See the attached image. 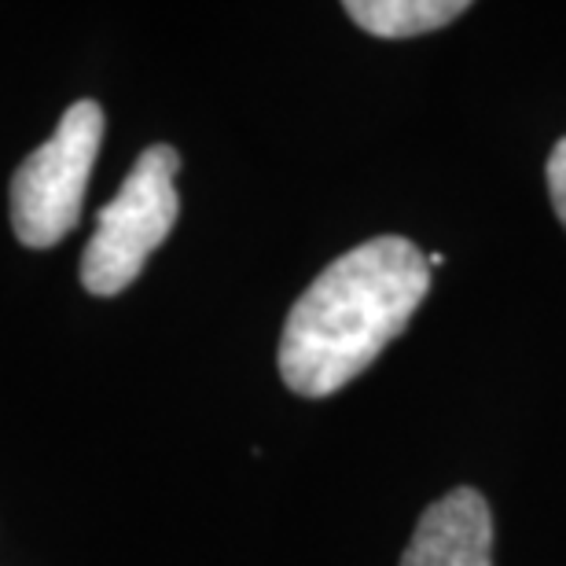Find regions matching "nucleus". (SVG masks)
I'll return each instance as SVG.
<instances>
[{
  "mask_svg": "<svg viewBox=\"0 0 566 566\" xmlns=\"http://www.w3.org/2000/svg\"><path fill=\"white\" fill-rule=\"evenodd\" d=\"M427 291V258L401 235H379L335 258L287 313L283 382L302 398H332L409 327Z\"/></svg>",
  "mask_w": 566,
  "mask_h": 566,
  "instance_id": "1",
  "label": "nucleus"
},
{
  "mask_svg": "<svg viewBox=\"0 0 566 566\" xmlns=\"http://www.w3.org/2000/svg\"><path fill=\"white\" fill-rule=\"evenodd\" d=\"M180 155L169 144H151L133 163L126 185L99 210L96 232L82 254V287L99 298L122 294L140 276L147 258L174 232Z\"/></svg>",
  "mask_w": 566,
  "mask_h": 566,
  "instance_id": "2",
  "label": "nucleus"
},
{
  "mask_svg": "<svg viewBox=\"0 0 566 566\" xmlns=\"http://www.w3.org/2000/svg\"><path fill=\"white\" fill-rule=\"evenodd\" d=\"M104 140V111L77 99L11 177V229L30 251H49L82 221V202Z\"/></svg>",
  "mask_w": 566,
  "mask_h": 566,
  "instance_id": "3",
  "label": "nucleus"
},
{
  "mask_svg": "<svg viewBox=\"0 0 566 566\" xmlns=\"http://www.w3.org/2000/svg\"><path fill=\"white\" fill-rule=\"evenodd\" d=\"M401 566H493V515L485 496L460 485L430 504Z\"/></svg>",
  "mask_w": 566,
  "mask_h": 566,
  "instance_id": "4",
  "label": "nucleus"
},
{
  "mask_svg": "<svg viewBox=\"0 0 566 566\" xmlns=\"http://www.w3.org/2000/svg\"><path fill=\"white\" fill-rule=\"evenodd\" d=\"M471 4L468 0H349L346 15L368 30L371 38H420L457 22Z\"/></svg>",
  "mask_w": 566,
  "mask_h": 566,
  "instance_id": "5",
  "label": "nucleus"
},
{
  "mask_svg": "<svg viewBox=\"0 0 566 566\" xmlns=\"http://www.w3.org/2000/svg\"><path fill=\"white\" fill-rule=\"evenodd\" d=\"M548 196H552V207H556L563 229H566V137L556 144V151L548 158Z\"/></svg>",
  "mask_w": 566,
  "mask_h": 566,
  "instance_id": "6",
  "label": "nucleus"
}]
</instances>
